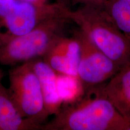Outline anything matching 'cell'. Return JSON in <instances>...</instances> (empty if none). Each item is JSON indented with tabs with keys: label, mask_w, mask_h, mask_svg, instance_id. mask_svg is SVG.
Instances as JSON below:
<instances>
[{
	"label": "cell",
	"mask_w": 130,
	"mask_h": 130,
	"mask_svg": "<svg viewBox=\"0 0 130 130\" xmlns=\"http://www.w3.org/2000/svg\"><path fill=\"white\" fill-rule=\"evenodd\" d=\"M92 98L63 104L40 130H130V123L113 104L98 92Z\"/></svg>",
	"instance_id": "cell-1"
},
{
	"label": "cell",
	"mask_w": 130,
	"mask_h": 130,
	"mask_svg": "<svg viewBox=\"0 0 130 130\" xmlns=\"http://www.w3.org/2000/svg\"><path fill=\"white\" fill-rule=\"evenodd\" d=\"M67 13L73 23L120 68L130 65V40L119 30L104 9L80 6L75 10L68 7Z\"/></svg>",
	"instance_id": "cell-2"
},
{
	"label": "cell",
	"mask_w": 130,
	"mask_h": 130,
	"mask_svg": "<svg viewBox=\"0 0 130 130\" xmlns=\"http://www.w3.org/2000/svg\"><path fill=\"white\" fill-rule=\"evenodd\" d=\"M68 7L48 16L25 35L0 45V64H21L42 58L54 42L63 35L72 22L67 13Z\"/></svg>",
	"instance_id": "cell-3"
},
{
	"label": "cell",
	"mask_w": 130,
	"mask_h": 130,
	"mask_svg": "<svg viewBox=\"0 0 130 130\" xmlns=\"http://www.w3.org/2000/svg\"><path fill=\"white\" fill-rule=\"evenodd\" d=\"M64 6L61 1L39 4L23 0H0V45L30 31Z\"/></svg>",
	"instance_id": "cell-4"
},
{
	"label": "cell",
	"mask_w": 130,
	"mask_h": 130,
	"mask_svg": "<svg viewBox=\"0 0 130 130\" xmlns=\"http://www.w3.org/2000/svg\"><path fill=\"white\" fill-rule=\"evenodd\" d=\"M11 98L24 118L40 127L50 116L45 108L40 81L30 64L21 63L9 72Z\"/></svg>",
	"instance_id": "cell-5"
},
{
	"label": "cell",
	"mask_w": 130,
	"mask_h": 130,
	"mask_svg": "<svg viewBox=\"0 0 130 130\" xmlns=\"http://www.w3.org/2000/svg\"><path fill=\"white\" fill-rule=\"evenodd\" d=\"M74 33L78 38L81 46L78 78L83 87H96L121 69L96 46L85 32L78 28Z\"/></svg>",
	"instance_id": "cell-6"
},
{
	"label": "cell",
	"mask_w": 130,
	"mask_h": 130,
	"mask_svg": "<svg viewBox=\"0 0 130 130\" xmlns=\"http://www.w3.org/2000/svg\"><path fill=\"white\" fill-rule=\"evenodd\" d=\"M81 54L80 42L74 33L58 37L42 58L57 74L78 78Z\"/></svg>",
	"instance_id": "cell-7"
},
{
	"label": "cell",
	"mask_w": 130,
	"mask_h": 130,
	"mask_svg": "<svg viewBox=\"0 0 130 130\" xmlns=\"http://www.w3.org/2000/svg\"><path fill=\"white\" fill-rule=\"evenodd\" d=\"M97 92L106 97L130 123V65L122 68Z\"/></svg>",
	"instance_id": "cell-8"
},
{
	"label": "cell",
	"mask_w": 130,
	"mask_h": 130,
	"mask_svg": "<svg viewBox=\"0 0 130 130\" xmlns=\"http://www.w3.org/2000/svg\"><path fill=\"white\" fill-rule=\"evenodd\" d=\"M28 62L40 81L47 111L50 115H56L63 104L58 92V74L42 58Z\"/></svg>",
	"instance_id": "cell-9"
},
{
	"label": "cell",
	"mask_w": 130,
	"mask_h": 130,
	"mask_svg": "<svg viewBox=\"0 0 130 130\" xmlns=\"http://www.w3.org/2000/svg\"><path fill=\"white\" fill-rule=\"evenodd\" d=\"M0 130H39V127L24 118L11 98L9 89L0 83Z\"/></svg>",
	"instance_id": "cell-10"
},
{
	"label": "cell",
	"mask_w": 130,
	"mask_h": 130,
	"mask_svg": "<svg viewBox=\"0 0 130 130\" xmlns=\"http://www.w3.org/2000/svg\"><path fill=\"white\" fill-rule=\"evenodd\" d=\"M104 9L119 30L130 40V0H107Z\"/></svg>",
	"instance_id": "cell-11"
},
{
	"label": "cell",
	"mask_w": 130,
	"mask_h": 130,
	"mask_svg": "<svg viewBox=\"0 0 130 130\" xmlns=\"http://www.w3.org/2000/svg\"><path fill=\"white\" fill-rule=\"evenodd\" d=\"M83 86L77 77L58 74V89L63 104L77 101Z\"/></svg>",
	"instance_id": "cell-12"
},
{
	"label": "cell",
	"mask_w": 130,
	"mask_h": 130,
	"mask_svg": "<svg viewBox=\"0 0 130 130\" xmlns=\"http://www.w3.org/2000/svg\"><path fill=\"white\" fill-rule=\"evenodd\" d=\"M107 0H71L72 4H79L80 6H88L104 9Z\"/></svg>",
	"instance_id": "cell-13"
},
{
	"label": "cell",
	"mask_w": 130,
	"mask_h": 130,
	"mask_svg": "<svg viewBox=\"0 0 130 130\" xmlns=\"http://www.w3.org/2000/svg\"><path fill=\"white\" fill-rule=\"evenodd\" d=\"M23 1H28V2L36 3L39 4H44L49 3V0H23Z\"/></svg>",
	"instance_id": "cell-14"
},
{
	"label": "cell",
	"mask_w": 130,
	"mask_h": 130,
	"mask_svg": "<svg viewBox=\"0 0 130 130\" xmlns=\"http://www.w3.org/2000/svg\"><path fill=\"white\" fill-rule=\"evenodd\" d=\"M4 72L2 71V69H0V83H1V81H2V79L3 78V77H4Z\"/></svg>",
	"instance_id": "cell-15"
}]
</instances>
